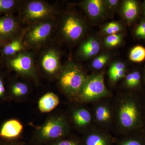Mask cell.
I'll use <instances>...</instances> for the list:
<instances>
[{
  "label": "cell",
  "mask_w": 145,
  "mask_h": 145,
  "mask_svg": "<svg viewBox=\"0 0 145 145\" xmlns=\"http://www.w3.org/2000/svg\"><path fill=\"white\" fill-rule=\"evenodd\" d=\"M23 125L16 119H10L3 123L0 128V138L5 140H16L22 132Z\"/></svg>",
  "instance_id": "30bf717a"
},
{
  "label": "cell",
  "mask_w": 145,
  "mask_h": 145,
  "mask_svg": "<svg viewBox=\"0 0 145 145\" xmlns=\"http://www.w3.org/2000/svg\"><path fill=\"white\" fill-rule=\"evenodd\" d=\"M20 22L10 14L0 17V40L9 41L22 32Z\"/></svg>",
  "instance_id": "9c48e42d"
},
{
  "label": "cell",
  "mask_w": 145,
  "mask_h": 145,
  "mask_svg": "<svg viewBox=\"0 0 145 145\" xmlns=\"http://www.w3.org/2000/svg\"><path fill=\"white\" fill-rule=\"evenodd\" d=\"M19 9L20 22L26 26L43 21L55 19L57 14L54 6L40 0L22 1Z\"/></svg>",
  "instance_id": "6da1fadb"
},
{
  "label": "cell",
  "mask_w": 145,
  "mask_h": 145,
  "mask_svg": "<svg viewBox=\"0 0 145 145\" xmlns=\"http://www.w3.org/2000/svg\"><path fill=\"white\" fill-rule=\"evenodd\" d=\"M58 76L60 88L71 96H78L88 78L80 66L72 61L62 66Z\"/></svg>",
  "instance_id": "7a4b0ae2"
},
{
  "label": "cell",
  "mask_w": 145,
  "mask_h": 145,
  "mask_svg": "<svg viewBox=\"0 0 145 145\" xmlns=\"http://www.w3.org/2000/svg\"><path fill=\"white\" fill-rule=\"evenodd\" d=\"M67 129V125L63 118L51 117L39 128L35 140L39 144L59 140L66 135Z\"/></svg>",
  "instance_id": "5b68a950"
},
{
  "label": "cell",
  "mask_w": 145,
  "mask_h": 145,
  "mask_svg": "<svg viewBox=\"0 0 145 145\" xmlns=\"http://www.w3.org/2000/svg\"><path fill=\"white\" fill-rule=\"evenodd\" d=\"M2 41H1V40H0V50H1L2 46Z\"/></svg>",
  "instance_id": "836d02e7"
},
{
  "label": "cell",
  "mask_w": 145,
  "mask_h": 145,
  "mask_svg": "<svg viewBox=\"0 0 145 145\" xmlns=\"http://www.w3.org/2000/svg\"><path fill=\"white\" fill-rule=\"evenodd\" d=\"M106 7H108L110 8H114L117 7L119 2L118 0H107L105 1Z\"/></svg>",
  "instance_id": "4dcf8cb0"
},
{
  "label": "cell",
  "mask_w": 145,
  "mask_h": 145,
  "mask_svg": "<svg viewBox=\"0 0 145 145\" xmlns=\"http://www.w3.org/2000/svg\"><path fill=\"white\" fill-rule=\"evenodd\" d=\"M73 119L78 125L84 126L89 123L91 119L90 113L86 110L80 109L73 113Z\"/></svg>",
  "instance_id": "ac0fdd59"
},
{
  "label": "cell",
  "mask_w": 145,
  "mask_h": 145,
  "mask_svg": "<svg viewBox=\"0 0 145 145\" xmlns=\"http://www.w3.org/2000/svg\"><path fill=\"white\" fill-rule=\"evenodd\" d=\"M135 35L141 39H145V21L142 22L135 31Z\"/></svg>",
  "instance_id": "83f0119b"
},
{
  "label": "cell",
  "mask_w": 145,
  "mask_h": 145,
  "mask_svg": "<svg viewBox=\"0 0 145 145\" xmlns=\"http://www.w3.org/2000/svg\"><path fill=\"white\" fill-rule=\"evenodd\" d=\"M59 99L57 95L53 92H48L40 99L38 106L40 111L46 113L53 110L59 105Z\"/></svg>",
  "instance_id": "9a60e30c"
},
{
  "label": "cell",
  "mask_w": 145,
  "mask_h": 145,
  "mask_svg": "<svg viewBox=\"0 0 145 145\" xmlns=\"http://www.w3.org/2000/svg\"><path fill=\"white\" fill-rule=\"evenodd\" d=\"M109 56L108 54H102L96 57L92 61V67L94 69L99 70L105 66L108 62Z\"/></svg>",
  "instance_id": "d4e9b609"
},
{
  "label": "cell",
  "mask_w": 145,
  "mask_h": 145,
  "mask_svg": "<svg viewBox=\"0 0 145 145\" xmlns=\"http://www.w3.org/2000/svg\"><path fill=\"white\" fill-rule=\"evenodd\" d=\"M7 65L10 69L19 75L32 78L35 80L37 79V71L34 54L32 52L25 50L9 57Z\"/></svg>",
  "instance_id": "8992f818"
},
{
  "label": "cell",
  "mask_w": 145,
  "mask_h": 145,
  "mask_svg": "<svg viewBox=\"0 0 145 145\" xmlns=\"http://www.w3.org/2000/svg\"><path fill=\"white\" fill-rule=\"evenodd\" d=\"M144 14H145V11H144Z\"/></svg>",
  "instance_id": "e575fe53"
},
{
  "label": "cell",
  "mask_w": 145,
  "mask_h": 145,
  "mask_svg": "<svg viewBox=\"0 0 145 145\" xmlns=\"http://www.w3.org/2000/svg\"><path fill=\"white\" fill-rule=\"evenodd\" d=\"M22 2L15 0H0V14L8 13L20 8Z\"/></svg>",
  "instance_id": "d6986e66"
},
{
  "label": "cell",
  "mask_w": 145,
  "mask_h": 145,
  "mask_svg": "<svg viewBox=\"0 0 145 145\" xmlns=\"http://www.w3.org/2000/svg\"><path fill=\"white\" fill-rule=\"evenodd\" d=\"M131 61L135 63H140L145 60V48L142 46H136L133 48L129 52Z\"/></svg>",
  "instance_id": "ffe728a7"
},
{
  "label": "cell",
  "mask_w": 145,
  "mask_h": 145,
  "mask_svg": "<svg viewBox=\"0 0 145 145\" xmlns=\"http://www.w3.org/2000/svg\"><path fill=\"white\" fill-rule=\"evenodd\" d=\"M56 25V19H51L32 24L24 28V42L26 49L41 48L52 36Z\"/></svg>",
  "instance_id": "3957f363"
},
{
  "label": "cell",
  "mask_w": 145,
  "mask_h": 145,
  "mask_svg": "<svg viewBox=\"0 0 145 145\" xmlns=\"http://www.w3.org/2000/svg\"><path fill=\"white\" fill-rule=\"evenodd\" d=\"M1 50L3 55L8 58L26 50L24 42L23 31L16 38L6 43Z\"/></svg>",
  "instance_id": "4fadbf2b"
},
{
  "label": "cell",
  "mask_w": 145,
  "mask_h": 145,
  "mask_svg": "<svg viewBox=\"0 0 145 145\" xmlns=\"http://www.w3.org/2000/svg\"><path fill=\"white\" fill-rule=\"evenodd\" d=\"M122 13L125 19L128 22H132L137 18L138 6L137 2L133 0L124 1L122 6Z\"/></svg>",
  "instance_id": "2e32d148"
},
{
  "label": "cell",
  "mask_w": 145,
  "mask_h": 145,
  "mask_svg": "<svg viewBox=\"0 0 145 145\" xmlns=\"http://www.w3.org/2000/svg\"><path fill=\"white\" fill-rule=\"evenodd\" d=\"M86 145H109L106 138L101 135L92 134L89 135L86 138Z\"/></svg>",
  "instance_id": "44dd1931"
},
{
  "label": "cell",
  "mask_w": 145,
  "mask_h": 145,
  "mask_svg": "<svg viewBox=\"0 0 145 145\" xmlns=\"http://www.w3.org/2000/svg\"><path fill=\"white\" fill-rule=\"evenodd\" d=\"M6 89L4 84L3 81V78L0 76V98H3L5 96Z\"/></svg>",
  "instance_id": "1f68e13d"
},
{
  "label": "cell",
  "mask_w": 145,
  "mask_h": 145,
  "mask_svg": "<svg viewBox=\"0 0 145 145\" xmlns=\"http://www.w3.org/2000/svg\"><path fill=\"white\" fill-rule=\"evenodd\" d=\"M110 112L105 106H99L96 109V117L98 121L101 122L106 121L110 118Z\"/></svg>",
  "instance_id": "cb8c5ba5"
},
{
  "label": "cell",
  "mask_w": 145,
  "mask_h": 145,
  "mask_svg": "<svg viewBox=\"0 0 145 145\" xmlns=\"http://www.w3.org/2000/svg\"><path fill=\"white\" fill-rule=\"evenodd\" d=\"M86 25L78 13L73 11L66 13L60 21L59 31L66 42L75 43L80 41L85 34Z\"/></svg>",
  "instance_id": "277c9868"
},
{
  "label": "cell",
  "mask_w": 145,
  "mask_h": 145,
  "mask_svg": "<svg viewBox=\"0 0 145 145\" xmlns=\"http://www.w3.org/2000/svg\"><path fill=\"white\" fill-rule=\"evenodd\" d=\"M29 88L25 83L18 82L10 86V93L12 97L19 98L25 96L28 93Z\"/></svg>",
  "instance_id": "e0dca14e"
},
{
  "label": "cell",
  "mask_w": 145,
  "mask_h": 145,
  "mask_svg": "<svg viewBox=\"0 0 145 145\" xmlns=\"http://www.w3.org/2000/svg\"><path fill=\"white\" fill-rule=\"evenodd\" d=\"M81 5L87 15L93 20L103 18L106 12V5L103 0L85 1Z\"/></svg>",
  "instance_id": "8fae6325"
},
{
  "label": "cell",
  "mask_w": 145,
  "mask_h": 145,
  "mask_svg": "<svg viewBox=\"0 0 145 145\" xmlns=\"http://www.w3.org/2000/svg\"><path fill=\"white\" fill-rule=\"evenodd\" d=\"M122 29L121 25L116 22H112L106 25L102 31L105 34L108 35L118 34Z\"/></svg>",
  "instance_id": "7402d4cb"
},
{
  "label": "cell",
  "mask_w": 145,
  "mask_h": 145,
  "mask_svg": "<svg viewBox=\"0 0 145 145\" xmlns=\"http://www.w3.org/2000/svg\"><path fill=\"white\" fill-rule=\"evenodd\" d=\"M121 145H142L141 143L135 140H130L122 143Z\"/></svg>",
  "instance_id": "d6a6232c"
},
{
  "label": "cell",
  "mask_w": 145,
  "mask_h": 145,
  "mask_svg": "<svg viewBox=\"0 0 145 145\" xmlns=\"http://www.w3.org/2000/svg\"><path fill=\"white\" fill-rule=\"evenodd\" d=\"M101 44L97 39L89 38L83 42L78 49V54L83 59H89L98 54L101 50Z\"/></svg>",
  "instance_id": "5bb4252c"
},
{
  "label": "cell",
  "mask_w": 145,
  "mask_h": 145,
  "mask_svg": "<svg viewBox=\"0 0 145 145\" xmlns=\"http://www.w3.org/2000/svg\"><path fill=\"white\" fill-rule=\"evenodd\" d=\"M51 145H80L75 140L59 139L53 141Z\"/></svg>",
  "instance_id": "4316f807"
},
{
  "label": "cell",
  "mask_w": 145,
  "mask_h": 145,
  "mask_svg": "<svg viewBox=\"0 0 145 145\" xmlns=\"http://www.w3.org/2000/svg\"><path fill=\"white\" fill-rule=\"evenodd\" d=\"M107 92L103 75L99 74L88 78L78 97L81 101H90L105 96Z\"/></svg>",
  "instance_id": "52a82bcc"
},
{
  "label": "cell",
  "mask_w": 145,
  "mask_h": 145,
  "mask_svg": "<svg viewBox=\"0 0 145 145\" xmlns=\"http://www.w3.org/2000/svg\"><path fill=\"white\" fill-rule=\"evenodd\" d=\"M125 65L121 62H117L112 64L109 69L110 78L122 71H125Z\"/></svg>",
  "instance_id": "484cf974"
},
{
  "label": "cell",
  "mask_w": 145,
  "mask_h": 145,
  "mask_svg": "<svg viewBox=\"0 0 145 145\" xmlns=\"http://www.w3.org/2000/svg\"><path fill=\"white\" fill-rule=\"evenodd\" d=\"M133 76V81L131 87L136 86L140 84L141 80V75L140 72L135 71L132 72Z\"/></svg>",
  "instance_id": "f546056e"
},
{
  "label": "cell",
  "mask_w": 145,
  "mask_h": 145,
  "mask_svg": "<svg viewBox=\"0 0 145 145\" xmlns=\"http://www.w3.org/2000/svg\"><path fill=\"white\" fill-rule=\"evenodd\" d=\"M0 145H27L24 143L17 140H8L0 138Z\"/></svg>",
  "instance_id": "f1b7e54d"
},
{
  "label": "cell",
  "mask_w": 145,
  "mask_h": 145,
  "mask_svg": "<svg viewBox=\"0 0 145 145\" xmlns=\"http://www.w3.org/2000/svg\"><path fill=\"white\" fill-rule=\"evenodd\" d=\"M39 63L46 75L51 77L58 76L62 67L61 52L55 47L46 48L41 54Z\"/></svg>",
  "instance_id": "ba28073f"
},
{
  "label": "cell",
  "mask_w": 145,
  "mask_h": 145,
  "mask_svg": "<svg viewBox=\"0 0 145 145\" xmlns=\"http://www.w3.org/2000/svg\"><path fill=\"white\" fill-rule=\"evenodd\" d=\"M119 112V119L122 126L129 128L134 125L137 121L138 112L134 104L127 103L122 105Z\"/></svg>",
  "instance_id": "7c38bea8"
},
{
  "label": "cell",
  "mask_w": 145,
  "mask_h": 145,
  "mask_svg": "<svg viewBox=\"0 0 145 145\" xmlns=\"http://www.w3.org/2000/svg\"><path fill=\"white\" fill-rule=\"evenodd\" d=\"M122 36L119 34L108 35L105 39V44L107 47L113 48L121 43Z\"/></svg>",
  "instance_id": "603a6c76"
}]
</instances>
